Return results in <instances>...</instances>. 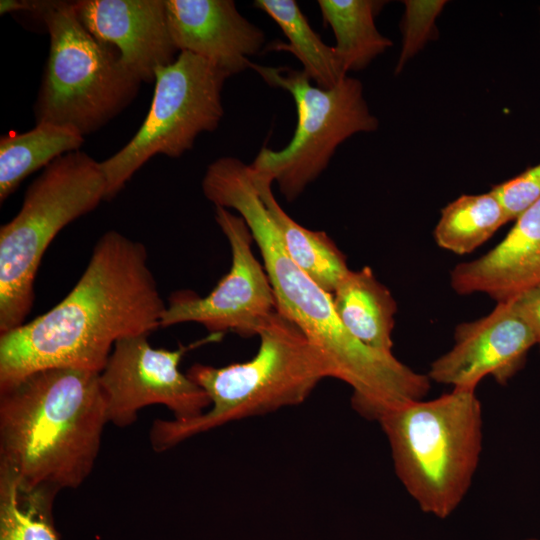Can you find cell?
<instances>
[{
  "label": "cell",
  "instance_id": "6da1fadb",
  "mask_svg": "<svg viewBox=\"0 0 540 540\" xmlns=\"http://www.w3.org/2000/svg\"><path fill=\"white\" fill-rule=\"evenodd\" d=\"M165 308L145 246L109 230L65 298L0 334V389L50 368L100 373L116 342L150 335L161 327Z\"/></svg>",
  "mask_w": 540,
  "mask_h": 540
},
{
  "label": "cell",
  "instance_id": "7a4b0ae2",
  "mask_svg": "<svg viewBox=\"0 0 540 540\" xmlns=\"http://www.w3.org/2000/svg\"><path fill=\"white\" fill-rule=\"evenodd\" d=\"M201 185L215 207L233 209L246 222L262 255L277 311L317 349L329 377L352 388V406L360 415L378 421L388 410L427 395L431 386L427 374L356 339L339 320L332 294L290 258L248 164L233 156L219 157L207 167Z\"/></svg>",
  "mask_w": 540,
  "mask_h": 540
},
{
  "label": "cell",
  "instance_id": "3957f363",
  "mask_svg": "<svg viewBox=\"0 0 540 540\" xmlns=\"http://www.w3.org/2000/svg\"><path fill=\"white\" fill-rule=\"evenodd\" d=\"M108 422L99 373L36 371L0 389V469L28 489L78 488Z\"/></svg>",
  "mask_w": 540,
  "mask_h": 540
},
{
  "label": "cell",
  "instance_id": "277c9868",
  "mask_svg": "<svg viewBox=\"0 0 540 540\" xmlns=\"http://www.w3.org/2000/svg\"><path fill=\"white\" fill-rule=\"evenodd\" d=\"M260 345L248 361L223 367L193 364L188 377L210 399V408L186 419H157L149 438L165 451L225 423L302 403L329 371L304 333L275 312L259 330Z\"/></svg>",
  "mask_w": 540,
  "mask_h": 540
},
{
  "label": "cell",
  "instance_id": "5b68a950",
  "mask_svg": "<svg viewBox=\"0 0 540 540\" xmlns=\"http://www.w3.org/2000/svg\"><path fill=\"white\" fill-rule=\"evenodd\" d=\"M395 472L419 508L448 518L466 496L479 465L482 406L475 390L453 388L431 400H414L379 419Z\"/></svg>",
  "mask_w": 540,
  "mask_h": 540
},
{
  "label": "cell",
  "instance_id": "8992f818",
  "mask_svg": "<svg viewBox=\"0 0 540 540\" xmlns=\"http://www.w3.org/2000/svg\"><path fill=\"white\" fill-rule=\"evenodd\" d=\"M105 195L100 162L81 150L57 158L30 184L18 213L0 228V334L24 324L39 265L56 235Z\"/></svg>",
  "mask_w": 540,
  "mask_h": 540
},
{
  "label": "cell",
  "instance_id": "52a82bcc",
  "mask_svg": "<svg viewBox=\"0 0 540 540\" xmlns=\"http://www.w3.org/2000/svg\"><path fill=\"white\" fill-rule=\"evenodd\" d=\"M49 34V54L33 107L35 122L69 126L83 136L118 116L142 81L118 51L81 23L74 2L51 0L39 16Z\"/></svg>",
  "mask_w": 540,
  "mask_h": 540
},
{
  "label": "cell",
  "instance_id": "ba28073f",
  "mask_svg": "<svg viewBox=\"0 0 540 540\" xmlns=\"http://www.w3.org/2000/svg\"><path fill=\"white\" fill-rule=\"evenodd\" d=\"M250 68L268 85L288 91L296 105L297 125L290 142L280 150L263 147L249 164L254 175L276 182L288 201L318 178L341 143L379 126L356 78L347 76L335 87L323 89L302 70L252 62Z\"/></svg>",
  "mask_w": 540,
  "mask_h": 540
},
{
  "label": "cell",
  "instance_id": "9c48e42d",
  "mask_svg": "<svg viewBox=\"0 0 540 540\" xmlns=\"http://www.w3.org/2000/svg\"><path fill=\"white\" fill-rule=\"evenodd\" d=\"M230 76L208 60L180 52L155 74L151 106L135 135L100 162L106 180L105 201L114 198L157 154L181 157L198 135L217 129L224 115L222 90Z\"/></svg>",
  "mask_w": 540,
  "mask_h": 540
},
{
  "label": "cell",
  "instance_id": "30bf717a",
  "mask_svg": "<svg viewBox=\"0 0 540 540\" xmlns=\"http://www.w3.org/2000/svg\"><path fill=\"white\" fill-rule=\"evenodd\" d=\"M149 335L120 339L99 373L108 421L119 427L133 424L140 409L161 404L186 420L210 407L207 393L179 370L183 356L205 342L219 340L221 334L175 350L154 348Z\"/></svg>",
  "mask_w": 540,
  "mask_h": 540
},
{
  "label": "cell",
  "instance_id": "8fae6325",
  "mask_svg": "<svg viewBox=\"0 0 540 540\" xmlns=\"http://www.w3.org/2000/svg\"><path fill=\"white\" fill-rule=\"evenodd\" d=\"M215 220L230 244V270L204 297L191 291L172 293L161 327L196 322L211 334L229 331L242 337L258 335L277 312L270 280L252 252L254 240L243 218L226 208L215 207Z\"/></svg>",
  "mask_w": 540,
  "mask_h": 540
},
{
  "label": "cell",
  "instance_id": "7c38bea8",
  "mask_svg": "<svg viewBox=\"0 0 540 540\" xmlns=\"http://www.w3.org/2000/svg\"><path fill=\"white\" fill-rule=\"evenodd\" d=\"M534 345L532 330L512 303L499 302L488 315L456 326L453 346L431 363L427 376L453 388L476 390L486 376L504 385Z\"/></svg>",
  "mask_w": 540,
  "mask_h": 540
},
{
  "label": "cell",
  "instance_id": "4fadbf2b",
  "mask_svg": "<svg viewBox=\"0 0 540 540\" xmlns=\"http://www.w3.org/2000/svg\"><path fill=\"white\" fill-rule=\"evenodd\" d=\"M74 8L83 26L113 46L142 83L154 82L156 71L178 56L165 0H79Z\"/></svg>",
  "mask_w": 540,
  "mask_h": 540
},
{
  "label": "cell",
  "instance_id": "5bb4252c",
  "mask_svg": "<svg viewBox=\"0 0 540 540\" xmlns=\"http://www.w3.org/2000/svg\"><path fill=\"white\" fill-rule=\"evenodd\" d=\"M173 41L180 52L198 55L229 76L250 68L249 57L265 43L261 28L233 0H165Z\"/></svg>",
  "mask_w": 540,
  "mask_h": 540
},
{
  "label": "cell",
  "instance_id": "9a60e30c",
  "mask_svg": "<svg viewBox=\"0 0 540 540\" xmlns=\"http://www.w3.org/2000/svg\"><path fill=\"white\" fill-rule=\"evenodd\" d=\"M540 283V199L516 220L505 238L481 257L456 265L450 273L461 295L484 293L497 303Z\"/></svg>",
  "mask_w": 540,
  "mask_h": 540
},
{
  "label": "cell",
  "instance_id": "2e32d148",
  "mask_svg": "<svg viewBox=\"0 0 540 540\" xmlns=\"http://www.w3.org/2000/svg\"><path fill=\"white\" fill-rule=\"evenodd\" d=\"M332 298L339 320L356 339L375 350L392 353L397 303L368 266L349 270Z\"/></svg>",
  "mask_w": 540,
  "mask_h": 540
},
{
  "label": "cell",
  "instance_id": "e0dca14e",
  "mask_svg": "<svg viewBox=\"0 0 540 540\" xmlns=\"http://www.w3.org/2000/svg\"><path fill=\"white\" fill-rule=\"evenodd\" d=\"M251 175L290 258L322 289L333 294L350 270L344 254L326 232L307 229L293 220L275 199L270 180L252 171Z\"/></svg>",
  "mask_w": 540,
  "mask_h": 540
},
{
  "label": "cell",
  "instance_id": "ac0fdd59",
  "mask_svg": "<svg viewBox=\"0 0 540 540\" xmlns=\"http://www.w3.org/2000/svg\"><path fill=\"white\" fill-rule=\"evenodd\" d=\"M84 137L69 126L40 123L23 133L0 138V202L13 194L22 181L57 158L80 150Z\"/></svg>",
  "mask_w": 540,
  "mask_h": 540
},
{
  "label": "cell",
  "instance_id": "d6986e66",
  "mask_svg": "<svg viewBox=\"0 0 540 540\" xmlns=\"http://www.w3.org/2000/svg\"><path fill=\"white\" fill-rule=\"evenodd\" d=\"M317 3L324 22L335 35L334 49L347 74L366 68L393 45L375 25V16L384 1L318 0Z\"/></svg>",
  "mask_w": 540,
  "mask_h": 540
},
{
  "label": "cell",
  "instance_id": "ffe728a7",
  "mask_svg": "<svg viewBox=\"0 0 540 540\" xmlns=\"http://www.w3.org/2000/svg\"><path fill=\"white\" fill-rule=\"evenodd\" d=\"M254 6L272 18L288 39V43L274 44L273 48L292 53L316 86L330 89L348 76L334 46L322 41L296 1L256 0Z\"/></svg>",
  "mask_w": 540,
  "mask_h": 540
},
{
  "label": "cell",
  "instance_id": "44dd1931",
  "mask_svg": "<svg viewBox=\"0 0 540 540\" xmlns=\"http://www.w3.org/2000/svg\"><path fill=\"white\" fill-rule=\"evenodd\" d=\"M507 222V213L492 190L464 194L441 210L433 235L440 248L464 255L481 246Z\"/></svg>",
  "mask_w": 540,
  "mask_h": 540
},
{
  "label": "cell",
  "instance_id": "7402d4cb",
  "mask_svg": "<svg viewBox=\"0 0 540 540\" xmlns=\"http://www.w3.org/2000/svg\"><path fill=\"white\" fill-rule=\"evenodd\" d=\"M55 495L25 488L0 469V540H59L52 513Z\"/></svg>",
  "mask_w": 540,
  "mask_h": 540
},
{
  "label": "cell",
  "instance_id": "603a6c76",
  "mask_svg": "<svg viewBox=\"0 0 540 540\" xmlns=\"http://www.w3.org/2000/svg\"><path fill=\"white\" fill-rule=\"evenodd\" d=\"M403 3L402 48L395 74L400 73L407 62L436 37V19L447 4L445 0H405Z\"/></svg>",
  "mask_w": 540,
  "mask_h": 540
},
{
  "label": "cell",
  "instance_id": "cb8c5ba5",
  "mask_svg": "<svg viewBox=\"0 0 540 540\" xmlns=\"http://www.w3.org/2000/svg\"><path fill=\"white\" fill-rule=\"evenodd\" d=\"M504 207L509 221L516 220L540 199V163L491 189Z\"/></svg>",
  "mask_w": 540,
  "mask_h": 540
},
{
  "label": "cell",
  "instance_id": "d4e9b609",
  "mask_svg": "<svg viewBox=\"0 0 540 540\" xmlns=\"http://www.w3.org/2000/svg\"><path fill=\"white\" fill-rule=\"evenodd\" d=\"M508 301L532 330L540 350V283L521 291Z\"/></svg>",
  "mask_w": 540,
  "mask_h": 540
},
{
  "label": "cell",
  "instance_id": "484cf974",
  "mask_svg": "<svg viewBox=\"0 0 540 540\" xmlns=\"http://www.w3.org/2000/svg\"><path fill=\"white\" fill-rule=\"evenodd\" d=\"M51 0H1L0 14L26 11L38 17L49 6Z\"/></svg>",
  "mask_w": 540,
  "mask_h": 540
},
{
  "label": "cell",
  "instance_id": "4316f807",
  "mask_svg": "<svg viewBox=\"0 0 540 540\" xmlns=\"http://www.w3.org/2000/svg\"><path fill=\"white\" fill-rule=\"evenodd\" d=\"M525 540H540L538 538H528V539H525Z\"/></svg>",
  "mask_w": 540,
  "mask_h": 540
}]
</instances>
